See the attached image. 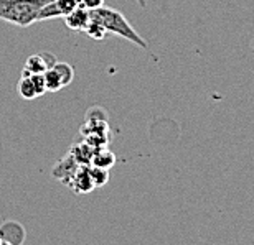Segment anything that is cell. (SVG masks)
<instances>
[{"mask_svg":"<svg viewBox=\"0 0 254 245\" xmlns=\"http://www.w3.org/2000/svg\"><path fill=\"white\" fill-rule=\"evenodd\" d=\"M57 63V58L52 53H42V54H33L25 61L22 76H30V74H43L45 71L50 69Z\"/></svg>","mask_w":254,"mask_h":245,"instance_id":"277c9868","label":"cell"},{"mask_svg":"<svg viewBox=\"0 0 254 245\" xmlns=\"http://www.w3.org/2000/svg\"><path fill=\"white\" fill-rule=\"evenodd\" d=\"M94 150H96L94 147H91L88 142L83 140V142H79V144L71 147L69 155L74 158V161L78 163V165H91V158H93Z\"/></svg>","mask_w":254,"mask_h":245,"instance_id":"9c48e42d","label":"cell"},{"mask_svg":"<svg viewBox=\"0 0 254 245\" xmlns=\"http://www.w3.org/2000/svg\"><path fill=\"white\" fill-rule=\"evenodd\" d=\"M135 2L139 3L142 8H145V7H147V0H135Z\"/></svg>","mask_w":254,"mask_h":245,"instance_id":"ac0fdd59","label":"cell"},{"mask_svg":"<svg viewBox=\"0 0 254 245\" xmlns=\"http://www.w3.org/2000/svg\"><path fill=\"white\" fill-rule=\"evenodd\" d=\"M66 27L74 32H84V28L88 27L89 20H91V12L84 7H76L73 12H69L68 15L63 17Z\"/></svg>","mask_w":254,"mask_h":245,"instance_id":"52a82bcc","label":"cell"},{"mask_svg":"<svg viewBox=\"0 0 254 245\" xmlns=\"http://www.w3.org/2000/svg\"><path fill=\"white\" fill-rule=\"evenodd\" d=\"M17 91H18V96L22 99H27V100H32V99H37V91H35V84L32 81V76H22L17 84Z\"/></svg>","mask_w":254,"mask_h":245,"instance_id":"8fae6325","label":"cell"},{"mask_svg":"<svg viewBox=\"0 0 254 245\" xmlns=\"http://www.w3.org/2000/svg\"><path fill=\"white\" fill-rule=\"evenodd\" d=\"M89 12H91V17H94L96 20H99V22L103 23V27L106 28L108 35L109 33L118 35V37L137 45V47L142 49L147 48V42L135 32V28L132 27L129 20H127L119 10L104 7L103 5V7H99L96 10H89Z\"/></svg>","mask_w":254,"mask_h":245,"instance_id":"6da1fadb","label":"cell"},{"mask_svg":"<svg viewBox=\"0 0 254 245\" xmlns=\"http://www.w3.org/2000/svg\"><path fill=\"white\" fill-rule=\"evenodd\" d=\"M43 78H45V84H47V91H48V93H58V91H62L64 88L62 78H60L58 73L53 68H50V69L45 71Z\"/></svg>","mask_w":254,"mask_h":245,"instance_id":"4fadbf2b","label":"cell"},{"mask_svg":"<svg viewBox=\"0 0 254 245\" xmlns=\"http://www.w3.org/2000/svg\"><path fill=\"white\" fill-rule=\"evenodd\" d=\"M79 5L88 10H96L104 5V0H79Z\"/></svg>","mask_w":254,"mask_h":245,"instance_id":"e0dca14e","label":"cell"},{"mask_svg":"<svg viewBox=\"0 0 254 245\" xmlns=\"http://www.w3.org/2000/svg\"><path fill=\"white\" fill-rule=\"evenodd\" d=\"M32 76V81L35 84V91H37V98H42L43 94H47V84H45V78L43 74H30Z\"/></svg>","mask_w":254,"mask_h":245,"instance_id":"2e32d148","label":"cell"},{"mask_svg":"<svg viewBox=\"0 0 254 245\" xmlns=\"http://www.w3.org/2000/svg\"><path fill=\"white\" fill-rule=\"evenodd\" d=\"M76 7H79V0H50L38 13V22L53 18H63L64 15L73 12Z\"/></svg>","mask_w":254,"mask_h":245,"instance_id":"3957f363","label":"cell"},{"mask_svg":"<svg viewBox=\"0 0 254 245\" xmlns=\"http://www.w3.org/2000/svg\"><path fill=\"white\" fill-rule=\"evenodd\" d=\"M84 33L93 40H104L106 35H108L106 28L103 27V23H101L99 20H96L94 17H91L88 27L84 28Z\"/></svg>","mask_w":254,"mask_h":245,"instance_id":"9a60e30c","label":"cell"},{"mask_svg":"<svg viewBox=\"0 0 254 245\" xmlns=\"http://www.w3.org/2000/svg\"><path fill=\"white\" fill-rule=\"evenodd\" d=\"M50 0H0V20L17 27H30L38 22V13Z\"/></svg>","mask_w":254,"mask_h":245,"instance_id":"7a4b0ae2","label":"cell"},{"mask_svg":"<svg viewBox=\"0 0 254 245\" xmlns=\"http://www.w3.org/2000/svg\"><path fill=\"white\" fill-rule=\"evenodd\" d=\"M89 176H91V181H93L94 188H101V186L108 185V181H109V170H106V168L94 166V165H89Z\"/></svg>","mask_w":254,"mask_h":245,"instance_id":"5bb4252c","label":"cell"},{"mask_svg":"<svg viewBox=\"0 0 254 245\" xmlns=\"http://www.w3.org/2000/svg\"><path fill=\"white\" fill-rule=\"evenodd\" d=\"M79 165L74 161V158L69 155H66L62 161L57 163V166L53 168V176L57 178V180L63 181V183H68L69 178L73 176V173L76 171V168H78Z\"/></svg>","mask_w":254,"mask_h":245,"instance_id":"ba28073f","label":"cell"},{"mask_svg":"<svg viewBox=\"0 0 254 245\" xmlns=\"http://www.w3.org/2000/svg\"><path fill=\"white\" fill-rule=\"evenodd\" d=\"M0 239L3 245H20L25 242V229L17 221H7L0 226Z\"/></svg>","mask_w":254,"mask_h":245,"instance_id":"8992f818","label":"cell"},{"mask_svg":"<svg viewBox=\"0 0 254 245\" xmlns=\"http://www.w3.org/2000/svg\"><path fill=\"white\" fill-rule=\"evenodd\" d=\"M52 68L57 71L58 76L62 78L63 81V86L66 88L68 84L73 83V79H74V69H73V66L68 64V63H64V61H58L57 59V63H55Z\"/></svg>","mask_w":254,"mask_h":245,"instance_id":"7c38bea8","label":"cell"},{"mask_svg":"<svg viewBox=\"0 0 254 245\" xmlns=\"http://www.w3.org/2000/svg\"><path fill=\"white\" fill-rule=\"evenodd\" d=\"M116 163V155L113 151L108 150V147H101V148H96L94 153H93V158H91V165L94 166H99V168H113Z\"/></svg>","mask_w":254,"mask_h":245,"instance_id":"30bf717a","label":"cell"},{"mask_svg":"<svg viewBox=\"0 0 254 245\" xmlns=\"http://www.w3.org/2000/svg\"><path fill=\"white\" fill-rule=\"evenodd\" d=\"M66 185H68L76 195H88V193L93 191L94 185L89 176V165H79Z\"/></svg>","mask_w":254,"mask_h":245,"instance_id":"5b68a950","label":"cell"}]
</instances>
